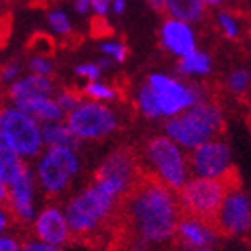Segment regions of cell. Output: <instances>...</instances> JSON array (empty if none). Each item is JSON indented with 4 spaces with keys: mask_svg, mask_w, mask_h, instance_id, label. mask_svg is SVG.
<instances>
[{
    "mask_svg": "<svg viewBox=\"0 0 251 251\" xmlns=\"http://www.w3.org/2000/svg\"><path fill=\"white\" fill-rule=\"evenodd\" d=\"M27 171V165L20 160V154L2 142L0 146V183L13 185Z\"/></svg>",
    "mask_w": 251,
    "mask_h": 251,
    "instance_id": "19",
    "label": "cell"
},
{
    "mask_svg": "<svg viewBox=\"0 0 251 251\" xmlns=\"http://www.w3.org/2000/svg\"><path fill=\"white\" fill-rule=\"evenodd\" d=\"M215 24L219 27L221 34L228 40H237L242 32V24L239 20V16L233 11L221 9L215 13Z\"/></svg>",
    "mask_w": 251,
    "mask_h": 251,
    "instance_id": "22",
    "label": "cell"
},
{
    "mask_svg": "<svg viewBox=\"0 0 251 251\" xmlns=\"http://www.w3.org/2000/svg\"><path fill=\"white\" fill-rule=\"evenodd\" d=\"M147 83L156 94L162 115H179L196 102L204 100V90L201 86H188L165 74H152Z\"/></svg>",
    "mask_w": 251,
    "mask_h": 251,
    "instance_id": "7",
    "label": "cell"
},
{
    "mask_svg": "<svg viewBox=\"0 0 251 251\" xmlns=\"http://www.w3.org/2000/svg\"><path fill=\"white\" fill-rule=\"evenodd\" d=\"M203 2L206 4V7H221L226 0H203Z\"/></svg>",
    "mask_w": 251,
    "mask_h": 251,
    "instance_id": "39",
    "label": "cell"
},
{
    "mask_svg": "<svg viewBox=\"0 0 251 251\" xmlns=\"http://www.w3.org/2000/svg\"><path fill=\"white\" fill-rule=\"evenodd\" d=\"M15 106L18 110L34 117V119H42L45 122L59 121V119H63V113H65V110L59 106L58 100L50 99V97H34V99L22 100Z\"/></svg>",
    "mask_w": 251,
    "mask_h": 251,
    "instance_id": "17",
    "label": "cell"
},
{
    "mask_svg": "<svg viewBox=\"0 0 251 251\" xmlns=\"http://www.w3.org/2000/svg\"><path fill=\"white\" fill-rule=\"evenodd\" d=\"M32 47H34V52L43 54V56H49L52 54V38L45 36V34H38V36L32 38Z\"/></svg>",
    "mask_w": 251,
    "mask_h": 251,
    "instance_id": "31",
    "label": "cell"
},
{
    "mask_svg": "<svg viewBox=\"0 0 251 251\" xmlns=\"http://www.w3.org/2000/svg\"><path fill=\"white\" fill-rule=\"evenodd\" d=\"M74 9L77 11L79 15H86L92 11V0H74Z\"/></svg>",
    "mask_w": 251,
    "mask_h": 251,
    "instance_id": "36",
    "label": "cell"
},
{
    "mask_svg": "<svg viewBox=\"0 0 251 251\" xmlns=\"http://www.w3.org/2000/svg\"><path fill=\"white\" fill-rule=\"evenodd\" d=\"M146 158L160 178L171 188L179 190L187 183V163L183 152L167 136H154L146 144Z\"/></svg>",
    "mask_w": 251,
    "mask_h": 251,
    "instance_id": "6",
    "label": "cell"
},
{
    "mask_svg": "<svg viewBox=\"0 0 251 251\" xmlns=\"http://www.w3.org/2000/svg\"><path fill=\"white\" fill-rule=\"evenodd\" d=\"M84 95H88L95 100H111L117 97V90L108 86L104 83H99V81H90L83 90Z\"/></svg>",
    "mask_w": 251,
    "mask_h": 251,
    "instance_id": "25",
    "label": "cell"
},
{
    "mask_svg": "<svg viewBox=\"0 0 251 251\" xmlns=\"http://www.w3.org/2000/svg\"><path fill=\"white\" fill-rule=\"evenodd\" d=\"M140 171L142 165L138 163V154H135L129 147H119L100 163L95 173V183L104 187L115 198H121L135 183Z\"/></svg>",
    "mask_w": 251,
    "mask_h": 251,
    "instance_id": "5",
    "label": "cell"
},
{
    "mask_svg": "<svg viewBox=\"0 0 251 251\" xmlns=\"http://www.w3.org/2000/svg\"><path fill=\"white\" fill-rule=\"evenodd\" d=\"M22 251H59L54 244H32V242H27L25 246L22 248Z\"/></svg>",
    "mask_w": 251,
    "mask_h": 251,
    "instance_id": "34",
    "label": "cell"
},
{
    "mask_svg": "<svg viewBox=\"0 0 251 251\" xmlns=\"http://www.w3.org/2000/svg\"><path fill=\"white\" fill-rule=\"evenodd\" d=\"M68 127L79 138H100L117 127V117L113 110L99 102H81L70 111L67 121Z\"/></svg>",
    "mask_w": 251,
    "mask_h": 251,
    "instance_id": "9",
    "label": "cell"
},
{
    "mask_svg": "<svg viewBox=\"0 0 251 251\" xmlns=\"http://www.w3.org/2000/svg\"><path fill=\"white\" fill-rule=\"evenodd\" d=\"M92 11L97 18H104L111 11V0H92Z\"/></svg>",
    "mask_w": 251,
    "mask_h": 251,
    "instance_id": "32",
    "label": "cell"
},
{
    "mask_svg": "<svg viewBox=\"0 0 251 251\" xmlns=\"http://www.w3.org/2000/svg\"><path fill=\"white\" fill-rule=\"evenodd\" d=\"M43 142L49 146H67L70 149L77 147V138L79 136L74 135V131L68 126L56 124V122H47L42 127Z\"/></svg>",
    "mask_w": 251,
    "mask_h": 251,
    "instance_id": "20",
    "label": "cell"
},
{
    "mask_svg": "<svg viewBox=\"0 0 251 251\" xmlns=\"http://www.w3.org/2000/svg\"><path fill=\"white\" fill-rule=\"evenodd\" d=\"M251 86V72L246 68H239L228 75V88L233 94H244Z\"/></svg>",
    "mask_w": 251,
    "mask_h": 251,
    "instance_id": "26",
    "label": "cell"
},
{
    "mask_svg": "<svg viewBox=\"0 0 251 251\" xmlns=\"http://www.w3.org/2000/svg\"><path fill=\"white\" fill-rule=\"evenodd\" d=\"M47 22L50 29L59 36H68L72 32V22L70 16L65 13L63 9H50L47 15Z\"/></svg>",
    "mask_w": 251,
    "mask_h": 251,
    "instance_id": "24",
    "label": "cell"
},
{
    "mask_svg": "<svg viewBox=\"0 0 251 251\" xmlns=\"http://www.w3.org/2000/svg\"><path fill=\"white\" fill-rule=\"evenodd\" d=\"M119 198L95 183L84 188L67 208V219L74 241H94L100 226H111V215Z\"/></svg>",
    "mask_w": 251,
    "mask_h": 251,
    "instance_id": "2",
    "label": "cell"
},
{
    "mask_svg": "<svg viewBox=\"0 0 251 251\" xmlns=\"http://www.w3.org/2000/svg\"><path fill=\"white\" fill-rule=\"evenodd\" d=\"M212 228L217 235H241L251 230V203L241 188H233L226 194L225 201Z\"/></svg>",
    "mask_w": 251,
    "mask_h": 251,
    "instance_id": "10",
    "label": "cell"
},
{
    "mask_svg": "<svg viewBox=\"0 0 251 251\" xmlns=\"http://www.w3.org/2000/svg\"><path fill=\"white\" fill-rule=\"evenodd\" d=\"M18 72H20V65L15 61L11 63H5L4 68H2V79L4 81H13V79L18 75Z\"/></svg>",
    "mask_w": 251,
    "mask_h": 251,
    "instance_id": "33",
    "label": "cell"
},
{
    "mask_svg": "<svg viewBox=\"0 0 251 251\" xmlns=\"http://www.w3.org/2000/svg\"><path fill=\"white\" fill-rule=\"evenodd\" d=\"M79 171V160L67 146H50L38 165V176L49 192H59Z\"/></svg>",
    "mask_w": 251,
    "mask_h": 251,
    "instance_id": "8",
    "label": "cell"
},
{
    "mask_svg": "<svg viewBox=\"0 0 251 251\" xmlns=\"http://www.w3.org/2000/svg\"><path fill=\"white\" fill-rule=\"evenodd\" d=\"M0 136L5 146L24 156H34L43 144L42 129L34 117L18 108H4L0 115Z\"/></svg>",
    "mask_w": 251,
    "mask_h": 251,
    "instance_id": "4",
    "label": "cell"
},
{
    "mask_svg": "<svg viewBox=\"0 0 251 251\" xmlns=\"http://www.w3.org/2000/svg\"><path fill=\"white\" fill-rule=\"evenodd\" d=\"M81 99L83 97H81L77 90H63L58 97V102L65 111H74L81 104Z\"/></svg>",
    "mask_w": 251,
    "mask_h": 251,
    "instance_id": "28",
    "label": "cell"
},
{
    "mask_svg": "<svg viewBox=\"0 0 251 251\" xmlns=\"http://www.w3.org/2000/svg\"><path fill=\"white\" fill-rule=\"evenodd\" d=\"M160 42L165 50L178 58H183L187 54L194 52L196 50V32L192 29V24L169 16L160 27Z\"/></svg>",
    "mask_w": 251,
    "mask_h": 251,
    "instance_id": "12",
    "label": "cell"
},
{
    "mask_svg": "<svg viewBox=\"0 0 251 251\" xmlns=\"http://www.w3.org/2000/svg\"><path fill=\"white\" fill-rule=\"evenodd\" d=\"M190 167L198 176L219 178L231 169L230 151L225 142L208 140L194 149L190 156Z\"/></svg>",
    "mask_w": 251,
    "mask_h": 251,
    "instance_id": "11",
    "label": "cell"
},
{
    "mask_svg": "<svg viewBox=\"0 0 251 251\" xmlns=\"http://www.w3.org/2000/svg\"><path fill=\"white\" fill-rule=\"evenodd\" d=\"M36 235L47 244H65L68 239H72L70 225H68L67 215H63L58 208L49 206L38 215L36 225H34Z\"/></svg>",
    "mask_w": 251,
    "mask_h": 251,
    "instance_id": "14",
    "label": "cell"
},
{
    "mask_svg": "<svg viewBox=\"0 0 251 251\" xmlns=\"http://www.w3.org/2000/svg\"><path fill=\"white\" fill-rule=\"evenodd\" d=\"M165 15L188 24H198L206 16V4L203 0H165Z\"/></svg>",
    "mask_w": 251,
    "mask_h": 251,
    "instance_id": "18",
    "label": "cell"
},
{
    "mask_svg": "<svg viewBox=\"0 0 251 251\" xmlns=\"http://www.w3.org/2000/svg\"><path fill=\"white\" fill-rule=\"evenodd\" d=\"M246 31H248V38H250V42H251V18L248 20V24H246Z\"/></svg>",
    "mask_w": 251,
    "mask_h": 251,
    "instance_id": "40",
    "label": "cell"
},
{
    "mask_svg": "<svg viewBox=\"0 0 251 251\" xmlns=\"http://www.w3.org/2000/svg\"><path fill=\"white\" fill-rule=\"evenodd\" d=\"M2 201L5 204V214H13L18 221L32 219V178L29 169L9 185V194Z\"/></svg>",
    "mask_w": 251,
    "mask_h": 251,
    "instance_id": "13",
    "label": "cell"
},
{
    "mask_svg": "<svg viewBox=\"0 0 251 251\" xmlns=\"http://www.w3.org/2000/svg\"><path fill=\"white\" fill-rule=\"evenodd\" d=\"M100 50L106 54V58H110L111 61L122 63L127 58V47L122 42H104L100 45Z\"/></svg>",
    "mask_w": 251,
    "mask_h": 251,
    "instance_id": "27",
    "label": "cell"
},
{
    "mask_svg": "<svg viewBox=\"0 0 251 251\" xmlns=\"http://www.w3.org/2000/svg\"><path fill=\"white\" fill-rule=\"evenodd\" d=\"M102 72V65L100 63H83L75 67V74L81 77H86L88 81H97Z\"/></svg>",
    "mask_w": 251,
    "mask_h": 251,
    "instance_id": "30",
    "label": "cell"
},
{
    "mask_svg": "<svg viewBox=\"0 0 251 251\" xmlns=\"http://www.w3.org/2000/svg\"><path fill=\"white\" fill-rule=\"evenodd\" d=\"M0 251H22V248L16 244L15 239L2 237V239H0Z\"/></svg>",
    "mask_w": 251,
    "mask_h": 251,
    "instance_id": "35",
    "label": "cell"
},
{
    "mask_svg": "<svg viewBox=\"0 0 251 251\" xmlns=\"http://www.w3.org/2000/svg\"><path fill=\"white\" fill-rule=\"evenodd\" d=\"M178 70L185 75H206L212 70V59L203 50H194L183 58H179Z\"/></svg>",
    "mask_w": 251,
    "mask_h": 251,
    "instance_id": "21",
    "label": "cell"
},
{
    "mask_svg": "<svg viewBox=\"0 0 251 251\" xmlns=\"http://www.w3.org/2000/svg\"><path fill=\"white\" fill-rule=\"evenodd\" d=\"M138 106L140 110L146 113L147 117H160L162 115V110H160V104H158L156 94L154 90L151 88V84L146 83L138 92Z\"/></svg>",
    "mask_w": 251,
    "mask_h": 251,
    "instance_id": "23",
    "label": "cell"
},
{
    "mask_svg": "<svg viewBox=\"0 0 251 251\" xmlns=\"http://www.w3.org/2000/svg\"><path fill=\"white\" fill-rule=\"evenodd\" d=\"M167 135L188 149L210 140V136L217 135L225 129L223 111L214 100H199L188 108L183 115L171 119L165 126Z\"/></svg>",
    "mask_w": 251,
    "mask_h": 251,
    "instance_id": "3",
    "label": "cell"
},
{
    "mask_svg": "<svg viewBox=\"0 0 251 251\" xmlns=\"http://www.w3.org/2000/svg\"><path fill=\"white\" fill-rule=\"evenodd\" d=\"M127 7V0H111V13L122 15Z\"/></svg>",
    "mask_w": 251,
    "mask_h": 251,
    "instance_id": "37",
    "label": "cell"
},
{
    "mask_svg": "<svg viewBox=\"0 0 251 251\" xmlns=\"http://www.w3.org/2000/svg\"><path fill=\"white\" fill-rule=\"evenodd\" d=\"M233 188H241V178L235 167H231L228 173H225L219 178L199 176V178L190 179L188 183L179 188L178 201L181 206V214L198 217L212 226L219 214L226 194Z\"/></svg>",
    "mask_w": 251,
    "mask_h": 251,
    "instance_id": "1",
    "label": "cell"
},
{
    "mask_svg": "<svg viewBox=\"0 0 251 251\" xmlns=\"http://www.w3.org/2000/svg\"><path fill=\"white\" fill-rule=\"evenodd\" d=\"M29 68L32 70V74H40V75H50L54 70L50 59H49L47 56H43V54H38V56L31 58Z\"/></svg>",
    "mask_w": 251,
    "mask_h": 251,
    "instance_id": "29",
    "label": "cell"
},
{
    "mask_svg": "<svg viewBox=\"0 0 251 251\" xmlns=\"http://www.w3.org/2000/svg\"><path fill=\"white\" fill-rule=\"evenodd\" d=\"M54 90L52 79L49 75H40V74H31L27 77L16 81L9 86V99L18 104L22 100L34 99V97H50Z\"/></svg>",
    "mask_w": 251,
    "mask_h": 251,
    "instance_id": "16",
    "label": "cell"
},
{
    "mask_svg": "<svg viewBox=\"0 0 251 251\" xmlns=\"http://www.w3.org/2000/svg\"><path fill=\"white\" fill-rule=\"evenodd\" d=\"M215 235L217 233L208 223L192 215H181L176 230V244L185 248H203L214 241Z\"/></svg>",
    "mask_w": 251,
    "mask_h": 251,
    "instance_id": "15",
    "label": "cell"
},
{
    "mask_svg": "<svg viewBox=\"0 0 251 251\" xmlns=\"http://www.w3.org/2000/svg\"><path fill=\"white\" fill-rule=\"evenodd\" d=\"M194 251H214V250H210V248H206V246H203V248H196Z\"/></svg>",
    "mask_w": 251,
    "mask_h": 251,
    "instance_id": "41",
    "label": "cell"
},
{
    "mask_svg": "<svg viewBox=\"0 0 251 251\" xmlns=\"http://www.w3.org/2000/svg\"><path fill=\"white\" fill-rule=\"evenodd\" d=\"M147 4L156 13H165V0H147Z\"/></svg>",
    "mask_w": 251,
    "mask_h": 251,
    "instance_id": "38",
    "label": "cell"
}]
</instances>
